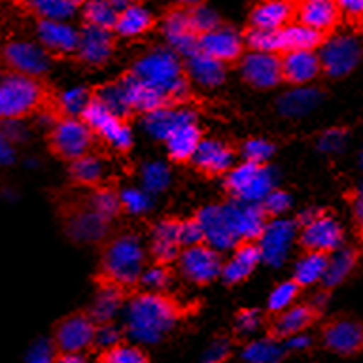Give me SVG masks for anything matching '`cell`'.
<instances>
[{"label":"cell","mask_w":363,"mask_h":363,"mask_svg":"<svg viewBox=\"0 0 363 363\" xmlns=\"http://www.w3.org/2000/svg\"><path fill=\"white\" fill-rule=\"evenodd\" d=\"M295 13H297V4L263 2V4H257L252 10L250 21H252V27L255 28L280 30V28L291 25V19H295Z\"/></svg>","instance_id":"cell-28"},{"label":"cell","mask_w":363,"mask_h":363,"mask_svg":"<svg viewBox=\"0 0 363 363\" xmlns=\"http://www.w3.org/2000/svg\"><path fill=\"white\" fill-rule=\"evenodd\" d=\"M170 282V271L167 267L155 265L146 269L144 272V277H142L140 284L142 286H146L150 289H163L167 288V284Z\"/></svg>","instance_id":"cell-55"},{"label":"cell","mask_w":363,"mask_h":363,"mask_svg":"<svg viewBox=\"0 0 363 363\" xmlns=\"http://www.w3.org/2000/svg\"><path fill=\"white\" fill-rule=\"evenodd\" d=\"M62 225L70 238L78 242H96L106 237L108 220L96 212L87 199L79 197L62 204Z\"/></svg>","instance_id":"cell-5"},{"label":"cell","mask_w":363,"mask_h":363,"mask_svg":"<svg viewBox=\"0 0 363 363\" xmlns=\"http://www.w3.org/2000/svg\"><path fill=\"white\" fill-rule=\"evenodd\" d=\"M278 42H280V51L284 55L294 53V51H314L316 48H322L325 42V34L305 27L301 23H291L278 30Z\"/></svg>","instance_id":"cell-29"},{"label":"cell","mask_w":363,"mask_h":363,"mask_svg":"<svg viewBox=\"0 0 363 363\" xmlns=\"http://www.w3.org/2000/svg\"><path fill=\"white\" fill-rule=\"evenodd\" d=\"M182 274L195 284H208L220 277L223 271L221 255L206 244H199L191 248L182 250L178 257Z\"/></svg>","instance_id":"cell-12"},{"label":"cell","mask_w":363,"mask_h":363,"mask_svg":"<svg viewBox=\"0 0 363 363\" xmlns=\"http://www.w3.org/2000/svg\"><path fill=\"white\" fill-rule=\"evenodd\" d=\"M93 144V130L76 118H62L50 133V150L59 159L78 161L89 153Z\"/></svg>","instance_id":"cell-6"},{"label":"cell","mask_w":363,"mask_h":363,"mask_svg":"<svg viewBox=\"0 0 363 363\" xmlns=\"http://www.w3.org/2000/svg\"><path fill=\"white\" fill-rule=\"evenodd\" d=\"M246 44L254 51L259 53H280V42H278V30H263V28L250 27L246 30Z\"/></svg>","instance_id":"cell-46"},{"label":"cell","mask_w":363,"mask_h":363,"mask_svg":"<svg viewBox=\"0 0 363 363\" xmlns=\"http://www.w3.org/2000/svg\"><path fill=\"white\" fill-rule=\"evenodd\" d=\"M91 99H93V93H89L87 89L67 91V93H62L59 96L55 108L61 110L65 118H76V116H84L85 108L89 106Z\"/></svg>","instance_id":"cell-45"},{"label":"cell","mask_w":363,"mask_h":363,"mask_svg":"<svg viewBox=\"0 0 363 363\" xmlns=\"http://www.w3.org/2000/svg\"><path fill=\"white\" fill-rule=\"evenodd\" d=\"M99 363H147V356L133 345H118L110 350L102 352Z\"/></svg>","instance_id":"cell-47"},{"label":"cell","mask_w":363,"mask_h":363,"mask_svg":"<svg viewBox=\"0 0 363 363\" xmlns=\"http://www.w3.org/2000/svg\"><path fill=\"white\" fill-rule=\"evenodd\" d=\"M36 33L45 50L55 55H68L79 50V36L70 25L61 21H38Z\"/></svg>","instance_id":"cell-24"},{"label":"cell","mask_w":363,"mask_h":363,"mask_svg":"<svg viewBox=\"0 0 363 363\" xmlns=\"http://www.w3.org/2000/svg\"><path fill=\"white\" fill-rule=\"evenodd\" d=\"M180 223L176 220H163L152 229L150 252L157 265L167 267L180 257Z\"/></svg>","instance_id":"cell-21"},{"label":"cell","mask_w":363,"mask_h":363,"mask_svg":"<svg viewBox=\"0 0 363 363\" xmlns=\"http://www.w3.org/2000/svg\"><path fill=\"white\" fill-rule=\"evenodd\" d=\"M204 242V231L197 218L180 223V244L184 248H191Z\"/></svg>","instance_id":"cell-52"},{"label":"cell","mask_w":363,"mask_h":363,"mask_svg":"<svg viewBox=\"0 0 363 363\" xmlns=\"http://www.w3.org/2000/svg\"><path fill=\"white\" fill-rule=\"evenodd\" d=\"M180 311L172 299L161 294H140L127 306V335L136 342L153 345L174 328Z\"/></svg>","instance_id":"cell-1"},{"label":"cell","mask_w":363,"mask_h":363,"mask_svg":"<svg viewBox=\"0 0 363 363\" xmlns=\"http://www.w3.org/2000/svg\"><path fill=\"white\" fill-rule=\"evenodd\" d=\"M352 210H354V220H356L357 229L363 235V184L352 199Z\"/></svg>","instance_id":"cell-62"},{"label":"cell","mask_w":363,"mask_h":363,"mask_svg":"<svg viewBox=\"0 0 363 363\" xmlns=\"http://www.w3.org/2000/svg\"><path fill=\"white\" fill-rule=\"evenodd\" d=\"M118 85L125 102H127V106L130 108V112H146L147 116V113L167 108L170 104L167 96H163L159 91L144 84L133 72L121 76L118 79Z\"/></svg>","instance_id":"cell-17"},{"label":"cell","mask_w":363,"mask_h":363,"mask_svg":"<svg viewBox=\"0 0 363 363\" xmlns=\"http://www.w3.org/2000/svg\"><path fill=\"white\" fill-rule=\"evenodd\" d=\"M68 174H70L74 184H78V186L96 187L102 178L101 161L93 155H85V157L70 163Z\"/></svg>","instance_id":"cell-41"},{"label":"cell","mask_w":363,"mask_h":363,"mask_svg":"<svg viewBox=\"0 0 363 363\" xmlns=\"http://www.w3.org/2000/svg\"><path fill=\"white\" fill-rule=\"evenodd\" d=\"M82 121H84L93 133L101 135L104 140L110 142L113 147H118L121 152L129 150L130 144H133L130 129L125 125L123 119L116 118V116H113V113L110 112L95 95L91 99L89 106L85 108L84 116H82Z\"/></svg>","instance_id":"cell-9"},{"label":"cell","mask_w":363,"mask_h":363,"mask_svg":"<svg viewBox=\"0 0 363 363\" xmlns=\"http://www.w3.org/2000/svg\"><path fill=\"white\" fill-rule=\"evenodd\" d=\"M186 70L189 78H193L199 84L208 85V87L221 84L223 76H225L223 62L216 61V59L204 55V53H199V55L187 59Z\"/></svg>","instance_id":"cell-35"},{"label":"cell","mask_w":363,"mask_h":363,"mask_svg":"<svg viewBox=\"0 0 363 363\" xmlns=\"http://www.w3.org/2000/svg\"><path fill=\"white\" fill-rule=\"evenodd\" d=\"M153 25V16L146 8L136 4H129L127 10L119 16L118 23H116V33L119 36H138L144 34L147 28H152Z\"/></svg>","instance_id":"cell-37"},{"label":"cell","mask_w":363,"mask_h":363,"mask_svg":"<svg viewBox=\"0 0 363 363\" xmlns=\"http://www.w3.org/2000/svg\"><path fill=\"white\" fill-rule=\"evenodd\" d=\"M318 316V308L311 305H299L291 306L288 311L280 312L274 320H272L271 333L272 337L277 339H282V337H295L297 333H301L303 329H306L311 325Z\"/></svg>","instance_id":"cell-30"},{"label":"cell","mask_w":363,"mask_h":363,"mask_svg":"<svg viewBox=\"0 0 363 363\" xmlns=\"http://www.w3.org/2000/svg\"><path fill=\"white\" fill-rule=\"evenodd\" d=\"M163 33L169 38L170 45L174 48L178 53L186 55L187 59L199 55L201 48H199V36L193 33L189 16H187V8H172L167 11L163 21Z\"/></svg>","instance_id":"cell-15"},{"label":"cell","mask_w":363,"mask_h":363,"mask_svg":"<svg viewBox=\"0 0 363 363\" xmlns=\"http://www.w3.org/2000/svg\"><path fill=\"white\" fill-rule=\"evenodd\" d=\"M299 242L306 252L314 254H328L340 248L342 244V229L337 221L328 214H308L301 218Z\"/></svg>","instance_id":"cell-8"},{"label":"cell","mask_w":363,"mask_h":363,"mask_svg":"<svg viewBox=\"0 0 363 363\" xmlns=\"http://www.w3.org/2000/svg\"><path fill=\"white\" fill-rule=\"evenodd\" d=\"M27 8L34 16L40 17V21H65L78 11L79 4L72 0H38L30 2Z\"/></svg>","instance_id":"cell-38"},{"label":"cell","mask_w":363,"mask_h":363,"mask_svg":"<svg viewBox=\"0 0 363 363\" xmlns=\"http://www.w3.org/2000/svg\"><path fill=\"white\" fill-rule=\"evenodd\" d=\"M272 174L271 170L257 163H246L233 169L225 178L227 191L237 201L259 203L265 201L271 193Z\"/></svg>","instance_id":"cell-7"},{"label":"cell","mask_w":363,"mask_h":363,"mask_svg":"<svg viewBox=\"0 0 363 363\" xmlns=\"http://www.w3.org/2000/svg\"><path fill=\"white\" fill-rule=\"evenodd\" d=\"M289 195L284 191H271L269 193V197L263 201V210L267 212V216H277L282 214L284 210L289 206Z\"/></svg>","instance_id":"cell-56"},{"label":"cell","mask_w":363,"mask_h":363,"mask_svg":"<svg viewBox=\"0 0 363 363\" xmlns=\"http://www.w3.org/2000/svg\"><path fill=\"white\" fill-rule=\"evenodd\" d=\"M127 2H87L84 6V21L87 27L110 30L116 28L119 16L127 10Z\"/></svg>","instance_id":"cell-34"},{"label":"cell","mask_w":363,"mask_h":363,"mask_svg":"<svg viewBox=\"0 0 363 363\" xmlns=\"http://www.w3.org/2000/svg\"><path fill=\"white\" fill-rule=\"evenodd\" d=\"M235 153L227 144L220 140H203L199 146L193 163L206 176H218L225 172L233 163Z\"/></svg>","instance_id":"cell-26"},{"label":"cell","mask_w":363,"mask_h":363,"mask_svg":"<svg viewBox=\"0 0 363 363\" xmlns=\"http://www.w3.org/2000/svg\"><path fill=\"white\" fill-rule=\"evenodd\" d=\"M308 345H311V339L305 337V335H295L288 340V348H291V350H301V348H306Z\"/></svg>","instance_id":"cell-63"},{"label":"cell","mask_w":363,"mask_h":363,"mask_svg":"<svg viewBox=\"0 0 363 363\" xmlns=\"http://www.w3.org/2000/svg\"><path fill=\"white\" fill-rule=\"evenodd\" d=\"M93 95H95L96 99L116 116V118L123 119L125 121V119L133 113L130 112V108L127 106L123 95H121V89H119L118 82L110 85H102V87H99L96 91H93Z\"/></svg>","instance_id":"cell-44"},{"label":"cell","mask_w":363,"mask_h":363,"mask_svg":"<svg viewBox=\"0 0 363 363\" xmlns=\"http://www.w3.org/2000/svg\"><path fill=\"white\" fill-rule=\"evenodd\" d=\"M359 57H362V45L348 34H337L333 38L325 40L320 51L322 70L333 78L350 72L359 61Z\"/></svg>","instance_id":"cell-11"},{"label":"cell","mask_w":363,"mask_h":363,"mask_svg":"<svg viewBox=\"0 0 363 363\" xmlns=\"http://www.w3.org/2000/svg\"><path fill=\"white\" fill-rule=\"evenodd\" d=\"M272 150H274V146L272 144H269L267 140H261V138H257V140H248L246 144L242 146V155L246 157V161L248 163H257L261 164L265 159L271 157Z\"/></svg>","instance_id":"cell-53"},{"label":"cell","mask_w":363,"mask_h":363,"mask_svg":"<svg viewBox=\"0 0 363 363\" xmlns=\"http://www.w3.org/2000/svg\"><path fill=\"white\" fill-rule=\"evenodd\" d=\"M259 259H263V257H261L259 244H238L237 250H235V254H233L231 261H227L225 265H223L221 277H223V280L229 284L240 282V280H244V278L248 277Z\"/></svg>","instance_id":"cell-31"},{"label":"cell","mask_w":363,"mask_h":363,"mask_svg":"<svg viewBox=\"0 0 363 363\" xmlns=\"http://www.w3.org/2000/svg\"><path fill=\"white\" fill-rule=\"evenodd\" d=\"M118 345H121V333H119L118 328H113L112 323H104V325H99V328H96V348H101L102 352H106Z\"/></svg>","instance_id":"cell-54"},{"label":"cell","mask_w":363,"mask_h":363,"mask_svg":"<svg viewBox=\"0 0 363 363\" xmlns=\"http://www.w3.org/2000/svg\"><path fill=\"white\" fill-rule=\"evenodd\" d=\"M201 53L212 57L220 62H233L242 55V40L231 28H214L199 40Z\"/></svg>","instance_id":"cell-22"},{"label":"cell","mask_w":363,"mask_h":363,"mask_svg":"<svg viewBox=\"0 0 363 363\" xmlns=\"http://www.w3.org/2000/svg\"><path fill=\"white\" fill-rule=\"evenodd\" d=\"M48 106L45 87L36 78L6 70L0 85V113L4 119H19Z\"/></svg>","instance_id":"cell-4"},{"label":"cell","mask_w":363,"mask_h":363,"mask_svg":"<svg viewBox=\"0 0 363 363\" xmlns=\"http://www.w3.org/2000/svg\"><path fill=\"white\" fill-rule=\"evenodd\" d=\"M235 323H237V329L240 333H252V331H255L257 325L261 323V314L257 311H252V308H248V311H240L237 314Z\"/></svg>","instance_id":"cell-59"},{"label":"cell","mask_w":363,"mask_h":363,"mask_svg":"<svg viewBox=\"0 0 363 363\" xmlns=\"http://www.w3.org/2000/svg\"><path fill=\"white\" fill-rule=\"evenodd\" d=\"M295 235V223L286 220H278L269 223L259 238L261 257L271 265H280L288 254L289 242Z\"/></svg>","instance_id":"cell-23"},{"label":"cell","mask_w":363,"mask_h":363,"mask_svg":"<svg viewBox=\"0 0 363 363\" xmlns=\"http://www.w3.org/2000/svg\"><path fill=\"white\" fill-rule=\"evenodd\" d=\"M57 363H89L82 354H59Z\"/></svg>","instance_id":"cell-64"},{"label":"cell","mask_w":363,"mask_h":363,"mask_svg":"<svg viewBox=\"0 0 363 363\" xmlns=\"http://www.w3.org/2000/svg\"><path fill=\"white\" fill-rule=\"evenodd\" d=\"M85 199L108 221L113 220L121 212V208H123L121 195L113 191L112 187H95L89 195H85Z\"/></svg>","instance_id":"cell-40"},{"label":"cell","mask_w":363,"mask_h":363,"mask_svg":"<svg viewBox=\"0 0 363 363\" xmlns=\"http://www.w3.org/2000/svg\"><path fill=\"white\" fill-rule=\"evenodd\" d=\"M339 6L346 21L356 27H363V0H342Z\"/></svg>","instance_id":"cell-57"},{"label":"cell","mask_w":363,"mask_h":363,"mask_svg":"<svg viewBox=\"0 0 363 363\" xmlns=\"http://www.w3.org/2000/svg\"><path fill=\"white\" fill-rule=\"evenodd\" d=\"M144 182L150 189H163L169 182V174L161 164H153L144 170Z\"/></svg>","instance_id":"cell-58"},{"label":"cell","mask_w":363,"mask_h":363,"mask_svg":"<svg viewBox=\"0 0 363 363\" xmlns=\"http://www.w3.org/2000/svg\"><path fill=\"white\" fill-rule=\"evenodd\" d=\"M121 203H123V208L130 210V212H142L147 206V199L142 193L130 189L121 195Z\"/></svg>","instance_id":"cell-61"},{"label":"cell","mask_w":363,"mask_h":363,"mask_svg":"<svg viewBox=\"0 0 363 363\" xmlns=\"http://www.w3.org/2000/svg\"><path fill=\"white\" fill-rule=\"evenodd\" d=\"M320 101L318 91L305 89V91H294L280 101V110L284 113H301L312 108Z\"/></svg>","instance_id":"cell-48"},{"label":"cell","mask_w":363,"mask_h":363,"mask_svg":"<svg viewBox=\"0 0 363 363\" xmlns=\"http://www.w3.org/2000/svg\"><path fill=\"white\" fill-rule=\"evenodd\" d=\"M96 323L91 320L89 314H70L62 318L55 328V342L57 350L61 354H82L89 346L95 345Z\"/></svg>","instance_id":"cell-10"},{"label":"cell","mask_w":363,"mask_h":363,"mask_svg":"<svg viewBox=\"0 0 363 363\" xmlns=\"http://www.w3.org/2000/svg\"><path fill=\"white\" fill-rule=\"evenodd\" d=\"M242 76L250 85L257 89L274 87L284 79L282 57L277 53L252 51L242 59Z\"/></svg>","instance_id":"cell-14"},{"label":"cell","mask_w":363,"mask_h":363,"mask_svg":"<svg viewBox=\"0 0 363 363\" xmlns=\"http://www.w3.org/2000/svg\"><path fill=\"white\" fill-rule=\"evenodd\" d=\"M242 357L246 363H280L284 348L274 340H257L246 346Z\"/></svg>","instance_id":"cell-43"},{"label":"cell","mask_w":363,"mask_h":363,"mask_svg":"<svg viewBox=\"0 0 363 363\" xmlns=\"http://www.w3.org/2000/svg\"><path fill=\"white\" fill-rule=\"evenodd\" d=\"M4 61L11 72L25 74L36 79L50 67L45 50L28 42H10L4 48Z\"/></svg>","instance_id":"cell-16"},{"label":"cell","mask_w":363,"mask_h":363,"mask_svg":"<svg viewBox=\"0 0 363 363\" xmlns=\"http://www.w3.org/2000/svg\"><path fill=\"white\" fill-rule=\"evenodd\" d=\"M123 289L110 286V284H102L101 291L96 295L95 303L89 311L91 320L95 323H101V325L110 322L123 303Z\"/></svg>","instance_id":"cell-36"},{"label":"cell","mask_w":363,"mask_h":363,"mask_svg":"<svg viewBox=\"0 0 363 363\" xmlns=\"http://www.w3.org/2000/svg\"><path fill=\"white\" fill-rule=\"evenodd\" d=\"M146 272V252L135 235H119L104 246L99 280L119 289L135 288Z\"/></svg>","instance_id":"cell-2"},{"label":"cell","mask_w":363,"mask_h":363,"mask_svg":"<svg viewBox=\"0 0 363 363\" xmlns=\"http://www.w3.org/2000/svg\"><path fill=\"white\" fill-rule=\"evenodd\" d=\"M323 345L329 350L350 356L363 348V323L354 320H335L323 328Z\"/></svg>","instance_id":"cell-19"},{"label":"cell","mask_w":363,"mask_h":363,"mask_svg":"<svg viewBox=\"0 0 363 363\" xmlns=\"http://www.w3.org/2000/svg\"><path fill=\"white\" fill-rule=\"evenodd\" d=\"M229 354H231V346H229V342H227V340H216L214 345H210L208 350L204 352L203 363L225 362Z\"/></svg>","instance_id":"cell-60"},{"label":"cell","mask_w":363,"mask_h":363,"mask_svg":"<svg viewBox=\"0 0 363 363\" xmlns=\"http://www.w3.org/2000/svg\"><path fill=\"white\" fill-rule=\"evenodd\" d=\"M329 265L328 254H314V252H306L305 257L297 263L295 267V282L299 286H308V284L316 282L323 278Z\"/></svg>","instance_id":"cell-39"},{"label":"cell","mask_w":363,"mask_h":363,"mask_svg":"<svg viewBox=\"0 0 363 363\" xmlns=\"http://www.w3.org/2000/svg\"><path fill=\"white\" fill-rule=\"evenodd\" d=\"M57 346L51 340H36L30 348H28L25 363H57Z\"/></svg>","instance_id":"cell-51"},{"label":"cell","mask_w":363,"mask_h":363,"mask_svg":"<svg viewBox=\"0 0 363 363\" xmlns=\"http://www.w3.org/2000/svg\"><path fill=\"white\" fill-rule=\"evenodd\" d=\"M146 129L157 138H169L176 129H180L182 125L195 123V113L189 110H172V108H161L155 112L146 116Z\"/></svg>","instance_id":"cell-32"},{"label":"cell","mask_w":363,"mask_h":363,"mask_svg":"<svg viewBox=\"0 0 363 363\" xmlns=\"http://www.w3.org/2000/svg\"><path fill=\"white\" fill-rule=\"evenodd\" d=\"M201 130L197 129L195 123L182 125L180 129H176L172 135L167 138V146H169L170 157L178 161V163H184V161H189L195 157L199 146H201Z\"/></svg>","instance_id":"cell-33"},{"label":"cell","mask_w":363,"mask_h":363,"mask_svg":"<svg viewBox=\"0 0 363 363\" xmlns=\"http://www.w3.org/2000/svg\"><path fill=\"white\" fill-rule=\"evenodd\" d=\"M356 252L354 250L342 248L339 250L333 257H329L328 271L323 274V286H335L345 280L346 274H350V271L356 265Z\"/></svg>","instance_id":"cell-42"},{"label":"cell","mask_w":363,"mask_h":363,"mask_svg":"<svg viewBox=\"0 0 363 363\" xmlns=\"http://www.w3.org/2000/svg\"><path fill=\"white\" fill-rule=\"evenodd\" d=\"M113 51V36L110 30L85 25L84 33L79 36V61L89 67H101L110 59Z\"/></svg>","instance_id":"cell-25"},{"label":"cell","mask_w":363,"mask_h":363,"mask_svg":"<svg viewBox=\"0 0 363 363\" xmlns=\"http://www.w3.org/2000/svg\"><path fill=\"white\" fill-rule=\"evenodd\" d=\"M187 16H189L193 33L197 34L199 38L204 36V34L212 33L214 28H218V17H216L214 11L204 8V6H189L187 8Z\"/></svg>","instance_id":"cell-49"},{"label":"cell","mask_w":363,"mask_h":363,"mask_svg":"<svg viewBox=\"0 0 363 363\" xmlns=\"http://www.w3.org/2000/svg\"><path fill=\"white\" fill-rule=\"evenodd\" d=\"M299 284L295 280H289V282L280 284L274 291L269 297V311L271 312H284L288 311V306L291 305V301L297 297L299 294Z\"/></svg>","instance_id":"cell-50"},{"label":"cell","mask_w":363,"mask_h":363,"mask_svg":"<svg viewBox=\"0 0 363 363\" xmlns=\"http://www.w3.org/2000/svg\"><path fill=\"white\" fill-rule=\"evenodd\" d=\"M320 72L322 61L314 51H294L282 55V74L289 84H306Z\"/></svg>","instance_id":"cell-27"},{"label":"cell","mask_w":363,"mask_h":363,"mask_svg":"<svg viewBox=\"0 0 363 363\" xmlns=\"http://www.w3.org/2000/svg\"><path fill=\"white\" fill-rule=\"evenodd\" d=\"M227 204L231 210L233 223H235L240 242L259 240L267 229V212L263 210V204L246 203V201H237V199Z\"/></svg>","instance_id":"cell-18"},{"label":"cell","mask_w":363,"mask_h":363,"mask_svg":"<svg viewBox=\"0 0 363 363\" xmlns=\"http://www.w3.org/2000/svg\"><path fill=\"white\" fill-rule=\"evenodd\" d=\"M144 84L167 96L169 102L184 101L189 93L187 70L170 50H155L136 61L130 70Z\"/></svg>","instance_id":"cell-3"},{"label":"cell","mask_w":363,"mask_h":363,"mask_svg":"<svg viewBox=\"0 0 363 363\" xmlns=\"http://www.w3.org/2000/svg\"><path fill=\"white\" fill-rule=\"evenodd\" d=\"M197 220L203 227L204 240L212 244L214 248H229V246L242 244L237 235L235 223H233L229 204L206 206L199 212Z\"/></svg>","instance_id":"cell-13"},{"label":"cell","mask_w":363,"mask_h":363,"mask_svg":"<svg viewBox=\"0 0 363 363\" xmlns=\"http://www.w3.org/2000/svg\"><path fill=\"white\" fill-rule=\"evenodd\" d=\"M342 11L339 2H329V0H308L297 4L295 19L305 27H311L322 34H328L339 25Z\"/></svg>","instance_id":"cell-20"}]
</instances>
